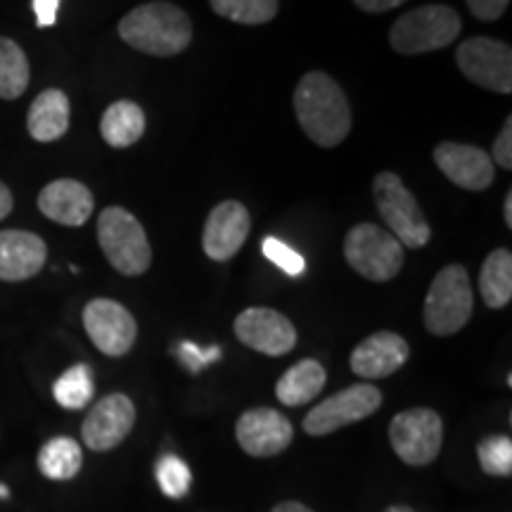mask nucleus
Listing matches in <instances>:
<instances>
[{
	"instance_id": "nucleus-12",
	"label": "nucleus",
	"mask_w": 512,
	"mask_h": 512,
	"mask_svg": "<svg viewBox=\"0 0 512 512\" xmlns=\"http://www.w3.org/2000/svg\"><path fill=\"white\" fill-rule=\"evenodd\" d=\"M235 335L245 347L264 356H285L297 347V330L280 311L254 306L235 318Z\"/></svg>"
},
{
	"instance_id": "nucleus-10",
	"label": "nucleus",
	"mask_w": 512,
	"mask_h": 512,
	"mask_svg": "<svg viewBox=\"0 0 512 512\" xmlns=\"http://www.w3.org/2000/svg\"><path fill=\"white\" fill-rule=\"evenodd\" d=\"M456 60L465 79L486 91L512 93V50L508 43L486 36L467 38L460 43Z\"/></svg>"
},
{
	"instance_id": "nucleus-3",
	"label": "nucleus",
	"mask_w": 512,
	"mask_h": 512,
	"mask_svg": "<svg viewBox=\"0 0 512 512\" xmlns=\"http://www.w3.org/2000/svg\"><path fill=\"white\" fill-rule=\"evenodd\" d=\"M98 242L114 271L128 278L143 275L152 264L145 228L124 207H107L98 219Z\"/></svg>"
},
{
	"instance_id": "nucleus-19",
	"label": "nucleus",
	"mask_w": 512,
	"mask_h": 512,
	"mask_svg": "<svg viewBox=\"0 0 512 512\" xmlns=\"http://www.w3.org/2000/svg\"><path fill=\"white\" fill-rule=\"evenodd\" d=\"M95 207L93 192L74 178H57L38 195V209L60 226L79 228L91 219Z\"/></svg>"
},
{
	"instance_id": "nucleus-18",
	"label": "nucleus",
	"mask_w": 512,
	"mask_h": 512,
	"mask_svg": "<svg viewBox=\"0 0 512 512\" xmlns=\"http://www.w3.org/2000/svg\"><path fill=\"white\" fill-rule=\"evenodd\" d=\"M48 247L29 230H0V280L22 283L46 266Z\"/></svg>"
},
{
	"instance_id": "nucleus-16",
	"label": "nucleus",
	"mask_w": 512,
	"mask_h": 512,
	"mask_svg": "<svg viewBox=\"0 0 512 512\" xmlns=\"http://www.w3.org/2000/svg\"><path fill=\"white\" fill-rule=\"evenodd\" d=\"M252 219L242 202L228 200L211 209L207 223H204L202 247L209 259L228 261L245 245Z\"/></svg>"
},
{
	"instance_id": "nucleus-13",
	"label": "nucleus",
	"mask_w": 512,
	"mask_h": 512,
	"mask_svg": "<svg viewBox=\"0 0 512 512\" xmlns=\"http://www.w3.org/2000/svg\"><path fill=\"white\" fill-rule=\"evenodd\" d=\"M136 425V406L126 394H107L83 420L81 434L91 451H112Z\"/></svg>"
},
{
	"instance_id": "nucleus-36",
	"label": "nucleus",
	"mask_w": 512,
	"mask_h": 512,
	"mask_svg": "<svg viewBox=\"0 0 512 512\" xmlns=\"http://www.w3.org/2000/svg\"><path fill=\"white\" fill-rule=\"evenodd\" d=\"M12 207H15V200H12V192L5 183H0V221L5 219V216H10Z\"/></svg>"
},
{
	"instance_id": "nucleus-4",
	"label": "nucleus",
	"mask_w": 512,
	"mask_h": 512,
	"mask_svg": "<svg viewBox=\"0 0 512 512\" xmlns=\"http://www.w3.org/2000/svg\"><path fill=\"white\" fill-rule=\"evenodd\" d=\"M463 22L446 5H422L401 15L389 31V43L401 55H422L451 46L460 36Z\"/></svg>"
},
{
	"instance_id": "nucleus-20",
	"label": "nucleus",
	"mask_w": 512,
	"mask_h": 512,
	"mask_svg": "<svg viewBox=\"0 0 512 512\" xmlns=\"http://www.w3.org/2000/svg\"><path fill=\"white\" fill-rule=\"evenodd\" d=\"M69 98L60 88H48L31 102L27 114L29 136L38 143H53L69 131Z\"/></svg>"
},
{
	"instance_id": "nucleus-40",
	"label": "nucleus",
	"mask_w": 512,
	"mask_h": 512,
	"mask_svg": "<svg viewBox=\"0 0 512 512\" xmlns=\"http://www.w3.org/2000/svg\"><path fill=\"white\" fill-rule=\"evenodd\" d=\"M0 498H8V489L5 486H0Z\"/></svg>"
},
{
	"instance_id": "nucleus-31",
	"label": "nucleus",
	"mask_w": 512,
	"mask_h": 512,
	"mask_svg": "<svg viewBox=\"0 0 512 512\" xmlns=\"http://www.w3.org/2000/svg\"><path fill=\"white\" fill-rule=\"evenodd\" d=\"M216 358H221L219 347L200 349L197 344H192V342H181V347H178V361H181L183 366L190 370V373H200L207 363H214Z\"/></svg>"
},
{
	"instance_id": "nucleus-29",
	"label": "nucleus",
	"mask_w": 512,
	"mask_h": 512,
	"mask_svg": "<svg viewBox=\"0 0 512 512\" xmlns=\"http://www.w3.org/2000/svg\"><path fill=\"white\" fill-rule=\"evenodd\" d=\"M157 484L169 498H183L192 484L190 467L178 456H164L157 463Z\"/></svg>"
},
{
	"instance_id": "nucleus-17",
	"label": "nucleus",
	"mask_w": 512,
	"mask_h": 512,
	"mask_svg": "<svg viewBox=\"0 0 512 512\" xmlns=\"http://www.w3.org/2000/svg\"><path fill=\"white\" fill-rule=\"evenodd\" d=\"M411 347L401 335L396 332L382 330L363 339L358 347L351 351V370L358 377L366 380H382V377L394 375L396 370L406 366Z\"/></svg>"
},
{
	"instance_id": "nucleus-7",
	"label": "nucleus",
	"mask_w": 512,
	"mask_h": 512,
	"mask_svg": "<svg viewBox=\"0 0 512 512\" xmlns=\"http://www.w3.org/2000/svg\"><path fill=\"white\" fill-rule=\"evenodd\" d=\"M344 256L358 275L373 283H387L403 268L406 252L401 242L384 228L375 223H358L344 240Z\"/></svg>"
},
{
	"instance_id": "nucleus-35",
	"label": "nucleus",
	"mask_w": 512,
	"mask_h": 512,
	"mask_svg": "<svg viewBox=\"0 0 512 512\" xmlns=\"http://www.w3.org/2000/svg\"><path fill=\"white\" fill-rule=\"evenodd\" d=\"M354 3L363 12H370V15H380V12L399 8V5L406 3V0H354Z\"/></svg>"
},
{
	"instance_id": "nucleus-21",
	"label": "nucleus",
	"mask_w": 512,
	"mask_h": 512,
	"mask_svg": "<svg viewBox=\"0 0 512 512\" xmlns=\"http://www.w3.org/2000/svg\"><path fill=\"white\" fill-rule=\"evenodd\" d=\"M325 382H328V373H325L323 363H318L316 358H304L280 377L275 384V396L283 406H304L323 392Z\"/></svg>"
},
{
	"instance_id": "nucleus-33",
	"label": "nucleus",
	"mask_w": 512,
	"mask_h": 512,
	"mask_svg": "<svg viewBox=\"0 0 512 512\" xmlns=\"http://www.w3.org/2000/svg\"><path fill=\"white\" fill-rule=\"evenodd\" d=\"M510 0H467V8L482 22H496L508 10Z\"/></svg>"
},
{
	"instance_id": "nucleus-15",
	"label": "nucleus",
	"mask_w": 512,
	"mask_h": 512,
	"mask_svg": "<svg viewBox=\"0 0 512 512\" xmlns=\"http://www.w3.org/2000/svg\"><path fill=\"white\" fill-rule=\"evenodd\" d=\"M434 164L448 181L470 192H482L494 183L496 164L482 147L463 143H441L434 147Z\"/></svg>"
},
{
	"instance_id": "nucleus-27",
	"label": "nucleus",
	"mask_w": 512,
	"mask_h": 512,
	"mask_svg": "<svg viewBox=\"0 0 512 512\" xmlns=\"http://www.w3.org/2000/svg\"><path fill=\"white\" fill-rule=\"evenodd\" d=\"M216 15L238 24H266L278 15V0H209Z\"/></svg>"
},
{
	"instance_id": "nucleus-28",
	"label": "nucleus",
	"mask_w": 512,
	"mask_h": 512,
	"mask_svg": "<svg viewBox=\"0 0 512 512\" xmlns=\"http://www.w3.org/2000/svg\"><path fill=\"white\" fill-rule=\"evenodd\" d=\"M479 465L486 475L491 477H510L512 475V439L505 434L486 437L477 446Z\"/></svg>"
},
{
	"instance_id": "nucleus-26",
	"label": "nucleus",
	"mask_w": 512,
	"mask_h": 512,
	"mask_svg": "<svg viewBox=\"0 0 512 512\" xmlns=\"http://www.w3.org/2000/svg\"><path fill=\"white\" fill-rule=\"evenodd\" d=\"M93 373L86 363H79V366L69 368L67 373L57 377L53 394L55 401L60 403L67 411H81L86 408L93 399Z\"/></svg>"
},
{
	"instance_id": "nucleus-22",
	"label": "nucleus",
	"mask_w": 512,
	"mask_h": 512,
	"mask_svg": "<svg viewBox=\"0 0 512 512\" xmlns=\"http://www.w3.org/2000/svg\"><path fill=\"white\" fill-rule=\"evenodd\" d=\"M145 133V112L133 100H117L100 119V136L112 147L136 145Z\"/></svg>"
},
{
	"instance_id": "nucleus-23",
	"label": "nucleus",
	"mask_w": 512,
	"mask_h": 512,
	"mask_svg": "<svg viewBox=\"0 0 512 512\" xmlns=\"http://www.w3.org/2000/svg\"><path fill=\"white\" fill-rule=\"evenodd\" d=\"M479 292L489 309H503L512 299V254L510 249H494L484 259L479 273Z\"/></svg>"
},
{
	"instance_id": "nucleus-34",
	"label": "nucleus",
	"mask_w": 512,
	"mask_h": 512,
	"mask_svg": "<svg viewBox=\"0 0 512 512\" xmlns=\"http://www.w3.org/2000/svg\"><path fill=\"white\" fill-rule=\"evenodd\" d=\"M57 8H60V0H34L38 27H53L57 19Z\"/></svg>"
},
{
	"instance_id": "nucleus-1",
	"label": "nucleus",
	"mask_w": 512,
	"mask_h": 512,
	"mask_svg": "<svg viewBox=\"0 0 512 512\" xmlns=\"http://www.w3.org/2000/svg\"><path fill=\"white\" fill-rule=\"evenodd\" d=\"M294 112L313 143L337 147L351 131V107L342 86L325 72L302 76L294 91Z\"/></svg>"
},
{
	"instance_id": "nucleus-8",
	"label": "nucleus",
	"mask_w": 512,
	"mask_h": 512,
	"mask_svg": "<svg viewBox=\"0 0 512 512\" xmlns=\"http://www.w3.org/2000/svg\"><path fill=\"white\" fill-rule=\"evenodd\" d=\"M389 441L396 456L406 465H430L437 460L444 444V422L432 408L401 411L389 425Z\"/></svg>"
},
{
	"instance_id": "nucleus-6",
	"label": "nucleus",
	"mask_w": 512,
	"mask_h": 512,
	"mask_svg": "<svg viewBox=\"0 0 512 512\" xmlns=\"http://www.w3.org/2000/svg\"><path fill=\"white\" fill-rule=\"evenodd\" d=\"M472 285L460 264L441 268L425 297V328L437 337L456 335L470 323Z\"/></svg>"
},
{
	"instance_id": "nucleus-25",
	"label": "nucleus",
	"mask_w": 512,
	"mask_h": 512,
	"mask_svg": "<svg viewBox=\"0 0 512 512\" xmlns=\"http://www.w3.org/2000/svg\"><path fill=\"white\" fill-rule=\"evenodd\" d=\"M31 79L29 60L12 38L0 36V98L17 100Z\"/></svg>"
},
{
	"instance_id": "nucleus-9",
	"label": "nucleus",
	"mask_w": 512,
	"mask_h": 512,
	"mask_svg": "<svg viewBox=\"0 0 512 512\" xmlns=\"http://www.w3.org/2000/svg\"><path fill=\"white\" fill-rule=\"evenodd\" d=\"M382 406V392L370 382L351 384L330 399L318 403L304 418V432L311 437H328V434L354 425L373 415Z\"/></svg>"
},
{
	"instance_id": "nucleus-38",
	"label": "nucleus",
	"mask_w": 512,
	"mask_h": 512,
	"mask_svg": "<svg viewBox=\"0 0 512 512\" xmlns=\"http://www.w3.org/2000/svg\"><path fill=\"white\" fill-rule=\"evenodd\" d=\"M503 214H505V226L512 228V192H508V195H505Z\"/></svg>"
},
{
	"instance_id": "nucleus-2",
	"label": "nucleus",
	"mask_w": 512,
	"mask_h": 512,
	"mask_svg": "<svg viewBox=\"0 0 512 512\" xmlns=\"http://www.w3.org/2000/svg\"><path fill=\"white\" fill-rule=\"evenodd\" d=\"M121 41L133 50L155 57H174L192 41V22L171 3H145L119 22Z\"/></svg>"
},
{
	"instance_id": "nucleus-24",
	"label": "nucleus",
	"mask_w": 512,
	"mask_h": 512,
	"mask_svg": "<svg viewBox=\"0 0 512 512\" xmlns=\"http://www.w3.org/2000/svg\"><path fill=\"white\" fill-rule=\"evenodd\" d=\"M83 465V453L79 441L69 437H55L46 441L38 451V470L43 477L55 482H67L79 475Z\"/></svg>"
},
{
	"instance_id": "nucleus-5",
	"label": "nucleus",
	"mask_w": 512,
	"mask_h": 512,
	"mask_svg": "<svg viewBox=\"0 0 512 512\" xmlns=\"http://www.w3.org/2000/svg\"><path fill=\"white\" fill-rule=\"evenodd\" d=\"M373 195L380 216L387 223L389 230L401 247L420 249L425 247L432 238V228L427 223L425 214H422L418 200L406 183L392 171H382L375 176Z\"/></svg>"
},
{
	"instance_id": "nucleus-14",
	"label": "nucleus",
	"mask_w": 512,
	"mask_h": 512,
	"mask_svg": "<svg viewBox=\"0 0 512 512\" xmlns=\"http://www.w3.org/2000/svg\"><path fill=\"white\" fill-rule=\"evenodd\" d=\"M235 437L242 451L252 458H273L292 444V422L273 408H252L240 415Z\"/></svg>"
},
{
	"instance_id": "nucleus-11",
	"label": "nucleus",
	"mask_w": 512,
	"mask_h": 512,
	"mask_svg": "<svg viewBox=\"0 0 512 512\" xmlns=\"http://www.w3.org/2000/svg\"><path fill=\"white\" fill-rule=\"evenodd\" d=\"M83 328L100 354L119 358L133 349L138 323L126 306L114 299H93L83 309Z\"/></svg>"
},
{
	"instance_id": "nucleus-39",
	"label": "nucleus",
	"mask_w": 512,
	"mask_h": 512,
	"mask_svg": "<svg viewBox=\"0 0 512 512\" xmlns=\"http://www.w3.org/2000/svg\"><path fill=\"white\" fill-rule=\"evenodd\" d=\"M384 512H415L411 508H399V505H394V508H387Z\"/></svg>"
},
{
	"instance_id": "nucleus-32",
	"label": "nucleus",
	"mask_w": 512,
	"mask_h": 512,
	"mask_svg": "<svg viewBox=\"0 0 512 512\" xmlns=\"http://www.w3.org/2000/svg\"><path fill=\"white\" fill-rule=\"evenodd\" d=\"M491 162L503 166L505 171L512 169V119L505 121L501 133H498L494 143V159Z\"/></svg>"
},
{
	"instance_id": "nucleus-30",
	"label": "nucleus",
	"mask_w": 512,
	"mask_h": 512,
	"mask_svg": "<svg viewBox=\"0 0 512 512\" xmlns=\"http://www.w3.org/2000/svg\"><path fill=\"white\" fill-rule=\"evenodd\" d=\"M264 256L271 264L278 266L280 271L292 275V278H297V275H302L306 271V261L302 259V254L294 252L292 247H287L285 242L275 238L264 240Z\"/></svg>"
},
{
	"instance_id": "nucleus-37",
	"label": "nucleus",
	"mask_w": 512,
	"mask_h": 512,
	"mask_svg": "<svg viewBox=\"0 0 512 512\" xmlns=\"http://www.w3.org/2000/svg\"><path fill=\"white\" fill-rule=\"evenodd\" d=\"M271 512H313L311 508H306L304 503H297V501H285L280 505H275Z\"/></svg>"
}]
</instances>
